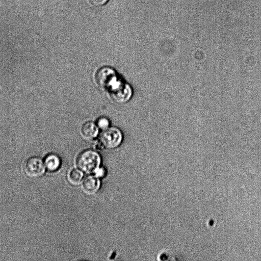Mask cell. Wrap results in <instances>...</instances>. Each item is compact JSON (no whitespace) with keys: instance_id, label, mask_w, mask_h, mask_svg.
<instances>
[{"instance_id":"cell-1","label":"cell","mask_w":261,"mask_h":261,"mask_svg":"<svg viewBox=\"0 0 261 261\" xmlns=\"http://www.w3.org/2000/svg\"><path fill=\"white\" fill-rule=\"evenodd\" d=\"M100 163V158L98 153L92 150H85L76 158V164L81 170L90 173L96 170Z\"/></svg>"},{"instance_id":"cell-2","label":"cell","mask_w":261,"mask_h":261,"mask_svg":"<svg viewBox=\"0 0 261 261\" xmlns=\"http://www.w3.org/2000/svg\"><path fill=\"white\" fill-rule=\"evenodd\" d=\"M108 91L111 98L118 103L127 101L132 95V90L129 85L118 80Z\"/></svg>"},{"instance_id":"cell-3","label":"cell","mask_w":261,"mask_h":261,"mask_svg":"<svg viewBox=\"0 0 261 261\" xmlns=\"http://www.w3.org/2000/svg\"><path fill=\"white\" fill-rule=\"evenodd\" d=\"M95 80L99 87L108 90L118 80L115 70L109 67L99 69L96 72Z\"/></svg>"},{"instance_id":"cell-4","label":"cell","mask_w":261,"mask_h":261,"mask_svg":"<svg viewBox=\"0 0 261 261\" xmlns=\"http://www.w3.org/2000/svg\"><path fill=\"white\" fill-rule=\"evenodd\" d=\"M100 141L108 148H114L121 142L122 135L120 130L116 127H108L100 135Z\"/></svg>"},{"instance_id":"cell-5","label":"cell","mask_w":261,"mask_h":261,"mask_svg":"<svg viewBox=\"0 0 261 261\" xmlns=\"http://www.w3.org/2000/svg\"><path fill=\"white\" fill-rule=\"evenodd\" d=\"M45 167L41 159L37 156L29 158L23 165V170L27 176L31 178H37L44 173Z\"/></svg>"},{"instance_id":"cell-6","label":"cell","mask_w":261,"mask_h":261,"mask_svg":"<svg viewBox=\"0 0 261 261\" xmlns=\"http://www.w3.org/2000/svg\"><path fill=\"white\" fill-rule=\"evenodd\" d=\"M99 187V181L93 176L86 177L82 182L83 190L88 194H93L96 193Z\"/></svg>"},{"instance_id":"cell-7","label":"cell","mask_w":261,"mask_h":261,"mask_svg":"<svg viewBox=\"0 0 261 261\" xmlns=\"http://www.w3.org/2000/svg\"><path fill=\"white\" fill-rule=\"evenodd\" d=\"M96 125L92 122L85 123L81 128L83 136L87 139H92L95 138L98 133V129Z\"/></svg>"},{"instance_id":"cell-8","label":"cell","mask_w":261,"mask_h":261,"mask_svg":"<svg viewBox=\"0 0 261 261\" xmlns=\"http://www.w3.org/2000/svg\"><path fill=\"white\" fill-rule=\"evenodd\" d=\"M44 163L45 168L48 171L53 172L59 169L61 165V160L57 155L50 153L45 157Z\"/></svg>"},{"instance_id":"cell-9","label":"cell","mask_w":261,"mask_h":261,"mask_svg":"<svg viewBox=\"0 0 261 261\" xmlns=\"http://www.w3.org/2000/svg\"><path fill=\"white\" fill-rule=\"evenodd\" d=\"M83 176V174L80 170L73 169L69 171L68 175L69 181L73 185H77L80 183Z\"/></svg>"},{"instance_id":"cell-10","label":"cell","mask_w":261,"mask_h":261,"mask_svg":"<svg viewBox=\"0 0 261 261\" xmlns=\"http://www.w3.org/2000/svg\"><path fill=\"white\" fill-rule=\"evenodd\" d=\"M109 124V121L105 117L99 118L97 121V127L102 130L108 128Z\"/></svg>"},{"instance_id":"cell-11","label":"cell","mask_w":261,"mask_h":261,"mask_svg":"<svg viewBox=\"0 0 261 261\" xmlns=\"http://www.w3.org/2000/svg\"><path fill=\"white\" fill-rule=\"evenodd\" d=\"M90 3L96 7H99L105 5L108 0H89Z\"/></svg>"}]
</instances>
